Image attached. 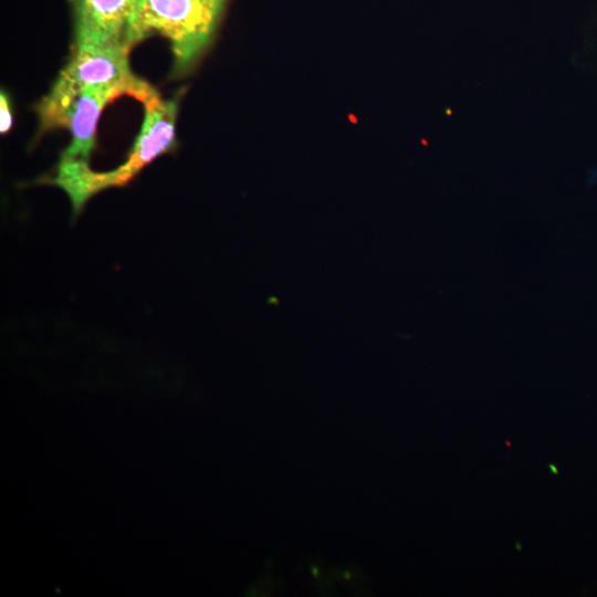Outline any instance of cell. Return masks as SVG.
<instances>
[{
    "instance_id": "3957f363",
    "label": "cell",
    "mask_w": 597,
    "mask_h": 597,
    "mask_svg": "<svg viewBox=\"0 0 597 597\" xmlns=\"http://www.w3.org/2000/svg\"><path fill=\"white\" fill-rule=\"evenodd\" d=\"M143 104L144 123L128 159L109 172L87 170L85 186L90 197L105 188L125 185L147 164L172 147L177 102L164 101L155 91Z\"/></svg>"
},
{
    "instance_id": "277c9868",
    "label": "cell",
    "mask_w": 597,
    "mask_h": 597,
    "mask_svg": "<svg viewBox=\"0 0 597 597\" xmlns=\"http://www.w3.org/2000/svg\"><path fill=\"white\" fill-rule=\"evenodd\" d=\"M155 90L143 81L139 84L97 85L85 88L74 101L66 125L72 134L63 157L88 163L94 147L95 129L104 106L116 97L128 94L144 102Z\"/></svg>"
},
{
    "instance_id": "8992f818",
    "label": "cell",
    "mask_w": 597,
    "mask_h": 597,
    "mask_svg": "<svg viewBox=\"0 0 597 597\" xmlns=\"http://www.w3.org/2000/svg\"><path fill=\"white\" fill-rule=\"evenodd\" d=\"M12 126V113L7 95L2 92L0 98V130L8 132Z\"/></svg>"
},
{
    "instance_id": "6da1fadb",
    "label": "cell",
    "mask_w": 597,
    "mask_h": 597,
    "mask_svg": "<svg viewBox=\"0 0 597 597\" xmlns=\"http://www.w3.org/2000/svg\"><path fill=\"white\" fill-rule=\"evenodd\" d=\"M226 0H136L126 43L150 32L171 43L178 70L190 66L208 45Z\"/></svg>"
},
{
    "instance_id": "7a4b0ae2",
    "label": "cell",
    "mask_w": 597,
    "mask_h": 597,
    "mask_svg": "<svg viewBox=\"0 0 597 597\" xmlns=\"http://www.w3.org/2000/svg\"><path fill=\"white\" fill-rule=\"evenodd\" d=\"M129 49L125 43L74 45L71 60L39 105L41 128L65 127L74 101L87 87L142 83L129 69Z\"/></svg>"
},
{
    "instance_id": "5b68a950",
    "label": "cell",
    "mask_w": 597,
    "mask_h": 597,
    "mask_svg": "<svg viewBox=\"0 0 597 597\" xmlns=\"http://www.w3.org/2000/svg\"><path fill=\"white\" fill-rule=\"evenodd\" d=\"M135 2L136 0H72L74 45L127 44L126 36Z\"/></svg>"
}]
</instances>
